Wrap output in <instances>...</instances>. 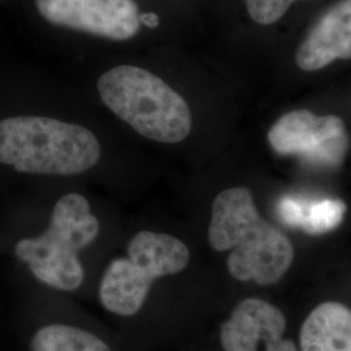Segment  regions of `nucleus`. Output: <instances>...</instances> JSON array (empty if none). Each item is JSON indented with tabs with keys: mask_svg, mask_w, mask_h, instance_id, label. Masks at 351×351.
I'll return each instance as SVG.
<instances>
[{
	"mask_svg": "<svg viewBox=\"0 0 351 351\" xmlns=\"http://www.w3.org/2000/svg\"><path fill=\"white\" fill-rule=\"evenodd\" d=\"M351 59V0H339L322 14L302 42L295 63L304 72Z\"/></svg>",
	"mask_w": 351,
	"mask_h": 351,
	"instance_id": "obj_9",
	"label": "nucleus"
},
{
	"mask_svg": "<svg viewBox=\"0 0 351 351\" xmlns=\"http://www.w3.org/2000/svg\"><path fill=\"white\" fill-rule=\"evenodd\" d=\"M36 4L53 25L112 40L134 37L142 24L134 0H36Z\"/></svg>",
	"mask_w": 351,
	"mask_h": 351,
	"instance_id": "obj_7",
	"label": "nucleus"
},
{
	"mask_svg": "<svg viewBox=\"0 0 351 351\" xmlns=\"http://www.w3.org/2000/svg\"><path fill=\"white\" fill-rule=\"evenodd\" d=\"M103 103L143 137L178 143L191 130L185 99L162 78L134 65H120L98 80Z\"/></svg>",
	"mask_w": 351,
	"mask_h": 351,
	"instance_id": "obj_3",
	"label": "nucleus"
},
{
	"mask_svg": "<svg viewBox=\"0 0 351 351\" xmlns=\"http://www.w3.org/2000/svg\"><path fill=\"white\" fill-rule=\"evenodd\" d=\"M285 315L261 298L239 302L220 329L224 351H298L291 339H284Z\"/></svg>",
	"mask_w": 351,
	"mask_h": 351,
	"instance_id": "obj_8",
	"label": "nucleus"
},
{
	"mask_svg": "<svg viewBox=\"0 0 351 351\" xmlns=\"http://www.w3.org/2000/svg\"><path fill=\"white\" fill-rule=\"evenodd\" d=\"M32 351H111L95 335L88 330L51 324L38 329L30 341Z\"/></svg>",
	"mask_w": 351,
	"mask_h": 351,
	"instance_id": "obj_11",
	"label": "nucleus"
},
{
	"mask_svg": "<svg viewBox=\"0 0 351 351\" xmlns=\"http://www.w3.org/2000/svg\"><path fill=\"white\" fill-rule=\"evenodd\" d=\"M345 206L339 201H323L304 207L301 226L313 233L326 232L339 224Z\"/></svg>",
	"mask_w": 351,
	"mask_h": 351,
	"instance_id": "obj_12",
	"label": "nucleus"
},
{
	"mask_svg": "<svg viewBox=\"0 0 351 351\" xmlns=\"http://www.w3.org/2000/svg\"><path fill=\"white\" fill-rule=\"evenodd\" d=\"M208 242L213 250L230 251L226 267L236 280L275 285L294 261L290 239L265 221L250 189H226L213 203Z\"/></svg>",
	"mask_w": 351,
	"mask_h": 351,
	"instance_id": "obj_1",
	"label": "nucleus"
},
{
	"mask_svg": "<svg viewBox=\"0 0 351 351\" xmlns=\"http://www.w3.org/2000/svg\"><path fill=\"white\" fill-rule=\"evenodd\" d=\"M141 23L154 27L158 25V17L155 14H141Z\"/></svg>",
	"mask_w": 351,
	"mask_h": 351,
	"instance_id": "obj_14",
	"label": "nucleus"
},
{
	"mask_svg": "<svg viewBox=\"0 0 351 351\" xmlns=\"http://www.w3.org/2000/svg\"><path fill=\"white\" fill-rule=\"evenodd\" d=\"M98 234L99 221L91 213L88 199L71 193L56 202L47 230L36 239L19 241L14 252L40 282L73 291L85 278L78 254Z\"/></svg>",
	"mask_w": 351,
	"mask_h": 351,
	"instance_id": "obj_4",
	"label": "nucleus"
},
{
	"mask_svg": "<svg viewBox=\"0 0 351 351\" xmlns=\"http://www.w3.org/2000/svg\"><path fill=\"white\" fill-rule=\"evenodd\" d=\"M189 262L190 251L182 241L165 233L139 232L128 245V256L112 261L103 274V307L120 316L137 314L154 281L184 271Z\"/></svg>",
	"mask_w": 351,
	"mask_h": 351,
	"instance_id": "obj_5",
	"label": "nucleus"
},
{
	"mask_svg": "<svg viewBox=\"0 0 351 351\" xmlns=\"http://www.w3.org/2000/svg\"><path fill=\"white\" fill-rule=\"evenodd\" d=\"M268 142L280 155H297L326 167L342 163L349 149L342 119L332 114L316 116L307 110L282 114L268 132Z\"/></svg>",
	"mask_w": 351,
	"mask_h": 351,
	"instance_id": "obj_6",
	"label": "nucleus"
},
{
	"mask_svg": "<svg viewBox=\"0 0 351 351\" xmlns=\"http://www.w3.org/2000/svg\"><path fill=\"white\" fill-rule=\"evenodd\" d=\"M99 159V141L88 128L42 116H17L0 121V163L19 172L80 175Z\"/></svg>",
	"mask_w": 351,
	"mask_h": 351,
	"instance_id": "obj_2",
	"label": "nucleus"
},
{
	"mask_svg": "<svg viewBox=\"0 0 351 351\" xmlns=\"http://www.w3.org/2000/svg\"><path fill=\"white\" fill-rule=\"evenodd\" d=\"M298 0H245L251 19L259 25H272Z\"/></svg>",
	"mask_w": 351,
	"mask_h": 351,
	"instance_id": "obj_13",
	"label": "nucleus"
},
{
	"mask_svg": "<svg viewBox=\"0 0 351 351\" xmlns=\"http://www.w3.org/2000/svg\"><path fill=\"white\" fill-rule=\"evenodd\" d=\"M301 351H351V310L336 301L316 306L300 335Z\"/></svg>",
	"mask_w": 351,
	"mask_h": 351,
	"instance_id": "obj_10",
	"label": "nucleus"
}]
</instances>
